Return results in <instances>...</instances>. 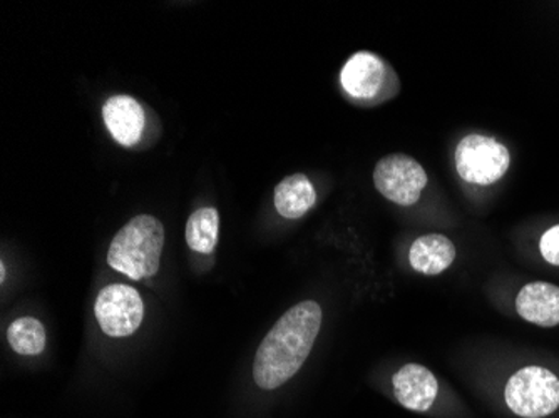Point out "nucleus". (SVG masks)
Here are the masks:
<instances>
[{
    "instance_id": "f257e3e1",
    "label": "nucleus",
    "mask_w": 559,
    "mask_h": 418,
    "mask_svg": "<svg viewBox=\"0 0 559 418\" xmlns=\"http://www.w3.org/2000/svg\"><path fill=\"white\" fill-rule=\"evenodd\" d=\"M322 325L317 301H301L270 330L257 350L253 380L263 390H275L297 375L309 358Z\"/></svg>"
},
{
    "instance_id": "f03ea898",
    "label": "nucleus",
    "mask_w": 559,
    "mask_h": 418,
    "mask_svg": "<svg viewBox=\"0 0 559 418\" xmlns=\"http://www.w3.org/2000/svg\"><path fill=\"white\" fill-rule=\"evenodd\" d=\"M165 228L155 216L140 215L126 223L112 238L108 265L131 279L151 278L159 270Z\"/></svg>"
},
{
    "instance_id": "7ed1b4c3",
    "label": "nucleus",
    "mask_w": 559,
    "mask_h": 418,
    "mask_svg": "<svg viewBox=\"0 0 559 418\" xmlns=\"http://www.w3.org/2000/svg\"><path fill=\"white\" fill-rule=\"evenodd\" d=\"M502 401L518 418H551L559 411V375L542 365H526L506 380Z\"/></svg>"
},
{
    "instance_id": "20e7f679",
    "label": "nucleus",
    "mask_w": 559,
    "mask_h": 418,
    "mask_svg": "<svg viewBox=\"0 0 559 418\" xmlns=\"http://www.w3.org/2000/svg\"><path fill=\"white\" fill-rule=\"evenodd\" d=\"M510 163V151L495 138L471 134L455 147V168L471 184H495L508 172Z\"/></svg>"
},
{
    "instance_id": "39448f33",
    "label": "nucleus",
    "mask_w": 559,
    "mask_h": 418,
    "mask_svg": "<svg viewBox=\"0 0 559 418\" xmlns=\"http://www.w3.org/2000/svg\"><path fill=\"white\" fill-rule=\"evenodd\" d=\"M373 184L382 196L399 206H413L427 184L423 166L407 154L384 156L373 169Z\"/></svg>"
},
{
    "instance_id": "423d86ee",
    "label": "nucleus",
    "mask_w": 559,
    "mask_h": 418,
    "mask_svg": "<svg viewBox=\"0 0 559 418\" xmlns=\"http://www.w3.org/2000/svg\"><path fill=\"white\" fill-rule=\"evenodd\" d=\"M94 313L106 335L122 338L140 329L144 319V301L133 286L109 285L97 295Z\"/></svg>"
},
{
    "instance_id": "0eeeda50",
    "label": "nucleus",
    "mask_w": 559,
    "mask_h": 418,
    "mask_svg": "<svg viewBox=\"0 0 559 418\" xmlns=\"http://www.w3.org/2000/svg\"><path fill=\"white\" fill-rule=\"evenodd\" d=\"M391 72L384 59L369 50H360L350 56L342 68L341 84L350 99L376 103L384 96Z\"/></svg>"
},
{
    "instance_id": "6e6552de",
    "label": "nucleus",
    "mask_w": 559,
    "mask_h": 418,
    "mask_svg": "<svg viewBox=\"0 0 559 418\" xmlns=\"http://www.w3.org/2000/svg\"><path fill=\"white\" fill-rule=\"evenodd\" d=\"M103 119L111 133L112 140L124 147L140 143L146 128L144 108L133 96L109 97L103 106Z\"/></svg>"
},
{
    "instance_id": "1a4fd4ad",
    "label": "nucleus",
    "mask_w": 559,
    "mask_h": 418,
    "mask_svg": "<svg viewBox=\"0 0 559 418\" xmlns=\"http://www.w3.org/2000/svg\"><path fill=\"white\" fill-rule=\"evenodd\" d=\"M392 385L399 404L407 410H429L438 398V380L423 365L409 363L402 367L392 379Z\"/></svg>"
},
{
    "instance_id": "9d476101",
    "label": "nucleus",
    "mask_w": 559,
    "mask_h": 418,
    "mask_svg": "<svg viewBox=\"0 0 559 418\" xmlns=\"http://www.w3.org/2000/svg\"><path fill=\"white\" fill-rule=\"evenodd\" d=\"M521 319L543 329L559 325V286L546 282L527 283L514 300Z\"/></svg>"
},
{
    "instance_id": "9b49d317",
    "label": "nucleus",
    "mask_w": 559,
    "mask_h": 418,
    "mask_svg": "<svg viewBox=\"0 0 559 418\" xmlns=\"http://www.w3.org/2000/svg\"><path fill=\"white\" fill-rule=\"evenodd\" d=\"M454 243L439 232L417 238L409 251L411 266L420 275H441L454 263Z\"/></svg>"
},
{
    "instance_id": "f8f14e48",
    "label": "nucleus",
    "mask_w": 559,
    "mask_h": 418,
    "mask_svg": "<svg viewBox=\"0 0 559 418\" xmlns=\"http://www.w3.org/2000/svg\"><path fill=\"white\" fill-rule=\"evenodd\" d=\"M317 203L316 188L305 175H292L276 184L275 210L287 219H298Z\"/></svg>"
},
{
    "instance_id": "ddd939ff",
    "label": "nucleus",
    "mask_w": 559,
    "mask_h": 418,
    "mask_svg": "<svg viewBox=\"0 0 559 418\" xmlns=\"http://www.w3.org/2000/svg\"><path fill=\"white\" fill-rule=\"evenodd\" d=\"M218 210L212 206L198 207L188 218L185 237L188 247L201 254H212L218 243Z\"/></svg>"
},
{
    "instance_id": "4468645a",
    "label": "nucleus",
    "mask_w": 559,
    "mask_h": 418,
    "mask_svg": "<svg viewBox=\"0 0 559 418\" xmlns=\"http://www.w3.org/2000/svg\"><path fill=\"white\" fill-rule=\"evenodd\" d=\"M9 345L19 355H39L46 348V330L33 317H21L8 330Z\"/></svg>"
},
{
    "instance_id": "2eb2a0df",
    "label": "nucleus",
    "mask_w": 559,
    "mask_h": 418,
    "mask_svg": "<svg viewBox=\"0 0 559 418\" xmlns=\"http://www.w3.org/2000/svg\"><path fill=\"white\" fill-rule=\"evenodd\" d=\"M539 253L546 263L559 268V225L543 232L542 240H539Z\"/></svg>"
},
{
    "instance_id": "dca6fc26",
    "label": "nucleus",
    "mask_w": 559,
    "mask_h": 418,
    "mask_svg": "<svg viewBox=\"0 0 559 418\" xmlns=\"http://www.w3.org/2000/svg\"><path fill=\"white\" fill-rule=\"evenodd\" d=\"M0 279H2V282H4V279H5V265H4V261H2V263H0Z\"/></svg>"
}]
</instances>
